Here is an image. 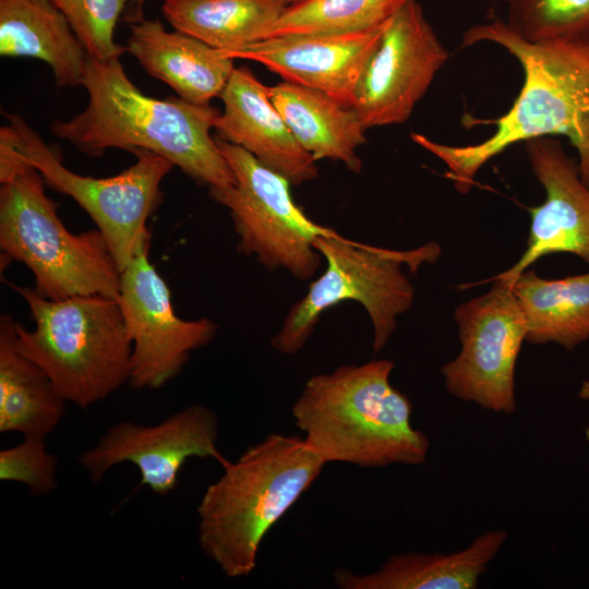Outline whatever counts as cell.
I'll list each match as a JSON object with an SVG mask.
<instances>
[{"label":"cell","instance_id":"6da1fadb","mask_svg":"<svg viewBox=\"0 0 589 589\" xmlns=\"http://www.w3.org/2000/svg\"><path fill=\"white\" fill-rule=\"evenodd\" d=\"M491 43L508 51L524 72L521 89L509 110L495 119V132L470 145H448L426 135L411 140L436 156L459 193H468L479 170L519 142L567 137L578 154L580 178L589 189V37L530 43L494 17L470 26L460 48Z\"/></svg>","mask_w":589,"mask_h":589},{"label":"cell","instance_id":"7a4b0ae2","mask_svg":"<svg viewBox=\"0 0 589 589\" xmlns=\"http://www.w3.org/2000/svg\"><path fill=\"white\" fill-rule=\"evenodd\" d=\"M82 86L85 109L70 120H55L53 135L91 157L109 148L159 154L194 180L211 187L236 183L235 175L211 130L220 111L180 97L157 99L143 94L127 75L120 58L88 56Z\"/></svg>","mask_w":589,"mask_h":589},{"label":"cell","instance_id":"3957f363","mask_svg":"<svg viewBox=\"0 0 589 589\" xmlns=\"http://www.w3.org/2000/svg\"><path fill=\"white\" fill-rule=\"evenodd\" d=\"M394 362L371 360L311 376L292 405L294 424L325 462L361 468L425 462L429 437L412 404L389 381Z\"/></svg>","mask_w":589,"mask_h":589},{"label":"cell","instance_id":"277c9868","mask_svg":"<svg viewBox=\"0 0 589 589\" xmlns=\"http://www.w3.org/2000/svg\"><path fill=\"white\" fill-rule=\"evenodd\" d=\"M325 460L303 437L269 433L223 466L197 506L203 553L229 578L249 576L266 533L310 489Z\"/></svg>","mask_w":589,"mask_h":589},{"label":"cell","instance_id":"5b68a950","mask_svg":"<svg viewBox=\"0 0 589 589\" xmlns=\"http://www.w3.org/2000/svg\"><path fill=\"white\" fill-rule=\"evenodd\" d=\"M35 327L15 321L19 350L39 365L67 402L82 409L129 382L132 342L116 298L101 294L50 300L12 285Z\"/></svg>","mask_w":589,"mask_h":589},{"label":"cell","instance_id":"8992f818","mask_svg":"<svg viewBox=\"0 0 589 589\" xmlns=\"http://www.w3.org/2000/svg\"><path fill=\"white\" fill-rule=\"evenodd\" d=\"M0 248L25 264L35 290L50 300L101 294L116 298L121 271L98 229L70 232L40 172L25 159L0 182Z\"/></svg>","mask_w":589,"mask_h":589},{"label":"cell","instance_id":"52a82bcc","mask_svg":"<svg viewBox=\"0 0 589 589\" xmlns=\"http://www.w3.org/2000/svg\"><path fill=\"white\" fill-rule=\"evenodd\" d=\"M314 247L326 268L291 305L272 337V347L283 354L303 349L321 315L348 300L365 309L373 326L372 350L381 352L397 327V317L413 303L414 288L402 265L416 271L422 263L436 261L441 252L434 242L411 251H392L353 242L339 233L318 237Z\"/></svg>","mask_w":589,"mask_h":589},{"label":"cell","instance_id":"ba28073f","mask_svg":"<svg viewBox=\"0 0 589 589\" xmlns=\"http://www.w3.org/2000/svg\"><path fill=\"white\" fill-rule=\"evenodd\" d=\"M215 141L236 183L211 187V197L229 211L238 236L237 250L268 271H286L299 280L315 276L322 255L314 247L321 236L337 232L313 221L290 193V181L251 153L218 135Z\"/></svg>","mask_w":589,"mask_h":589},{"label":"cell","instance_id":"9c48e42d","mask_svg":"<svg viewBox=\"0 0 589 589\" xmlns=\"http://www.w3.org/2000/svg\"><path fill=\"white\" fill-rule=\"evenodd\" d=\"M22 157L53 190L72 197L93 219L120 268L151 239L147 220L161 201L160 184L175 165L146 151L132 153L136 161L119 175L94 178L63 166L58 153L17 115H5Z\"/></svg>","mask_w":589,"mask_h":589},{"label":"cell","instance_id":"30bf717a","mask_svg":"<svg viewBox=\"0 0 589 589\" xmlns=\"http://www.w3.org/2000/svg\"><path fill=\"white\" fill-rule=\"evenodd\" d=\"M492 281L486 293L456 308L461 349L441 373L452 396L510 414L517 408L515 369L527 322L512 285Z\"/></svg>","mask_w":589,"mask_h":589},{"label":"cell","instance_id":"8fae6325","mask_svg":"<svg viewBox=\"0 0 589 589\" xmlns=\"http://www.w3.org/2000/svg\"><path fill=\"white\" fill-rule=\"evenodd\" d=\"M149 242L144 241L122 269L116 297L132 342L128 384L133 389L166 385L181 372L190 353L208 345L218 330L211 318L177 316L170 289L149 261Z\"/></svg>","mask_w":589,"mask_h":589},{"label":"cell","instance_id":"7c38bea8","mask_svg":"<svg viewBox=\"0 0 589 589\" xmlns=\"http://www.w3.org/2000/svg\"><path fill=\"white\" fill-rule=\"evenodd\" d=\"M448 51L417 0L388 22L356 89L352 108L365 130L407 121Z\"/></svg>","mask_w":589,"mask_h":589},{"label":"cell","instance_id":"4fadbf2b","mask_svg":"<svg viewBox=\"0 0 589 589\" xmlns=\"http://www.w3.org/2000/svg\"><path fill=\"white\" fill-rule=\"evenodd\" d=\"M218 418L202 405L188 406L154 425L123 421L108 428L79 462L93 483L116 465L131 462L139 469L141 484L159 495L170 493L191 457L229 460L217 446Z\"/></svg>","mask_w":589,"mask_h":589},{"label":"cell","instance_id":"5bb4252c","mask_svg":"<svg viewBox=\"0 0 589 589\" xmlns=\"http://www.w3.org/2000/svg\"><path fill=\"white\" fill-rule=\"evenodd\" d=\"M388 22L347 33L269 37L220 51L233 60L261 63L283 81L323 92L352 107L361 75Z\"/></svg>","mask_w":589,"mask_h":589},{"label":"cell","instance_id":"9a60e30c","mask_svg":"<svg viewBox=\"0 0 589 589\" xmlns=\"http://www.w3.org/2000/svg\"><path fill=\"white\" fill-rule=\"evenodd\" d=\"M526 153L545 191L542 204L530 208L527 248L516 264L492 279L512 283L540 257L572 253L589 264V189L579 167L552 136L525 142Z\"/></svg>","mask_w":589,"mask_h":589},{"label":"cell","instance_id":"2e32d148","mask_svg":"<svg viewBox=\"0 0 589 589\" xmlns=\"http://www.w3.org/2000/svg\"><path fill=\"white\" fill-rule=\"evenodd\" d=\"M267 88L250 69L235 68L220 95L224 110L216 135L248 151L293 185L312 181L318 176L316 161L292 135Z\"/></svg>","mask_w":589,"mask_h":589},{"label":"cell","instance_id":"e0dca14e","mask_svg":"<svg viewBox=\"0 0 589 589\" xmlns=\"http://www.w3.org/2000/svg\"><path fill=\"white\" fill-rule=\"evenodd\" d=\"M125 48L147 74L200 106L220 97L235 70L233 59L219 49L179 31L168 32L157 19L131 24Z\"/></svg>","mask_w":589,"mask_h":589},{"label":"cell","instance_id":"ac0fdd59","mask_svg":"<svg viewBox=\"0 0 589 589\" xmlns=\"http://www.w3.org/2000/svg\"><path fill=\"white\" fill-rule=\"evenodd\" d=\"M506 539L507 531L491 530L452 553L393 555L368 574L336 568L333 582L340 589H474Z\"/></svg>","mask_w":589,"mask_h":589},{"label":"cell","instance_id":"d6986e66","mask_svg":"<svg viewBox=\"0 0 589 589\" xmlns=\"http://www.w3.org/2000/svg\"><path fill=\"white\" fill-rule=\"evenodd\" d=\"M0 55L46 62L58 87L82 85L88 59L67 17L48 0H0Z\"/></svg>","mask_w":589,"mask_h":589},{"label":"cell","instance_id":"ffe728a7","mask_svg":"<svg viewBox=\"0 0 589 589\" xmlns=\"http://www.w3.org/2000/svg\"><path fill=\"white\" fill-rule=\"evenodd\" d=\"M267 92L292 135L315 161H340L360 172L358 148L366 143V130L352 107L287 81L268 86Z\"/></svg>","mask_w":589,"mask_h":589},{"label":"cell","instance_id":"44dd1931","mask_svg":"<svg viewBox=\"0 0 589 589\" xmlns=\"http://www.w3.org/2000/svg\"><path fill=\"white\" fill-rule=\"evenodd\" d=\"M65 400L46 372L15 341V320L0 317V432L46 437L65 412Z\"/></svg>","mask_w":589,"mask_h":589},{"label":"cell","instance_id":"7402d4cb","mask_svg":"<svg viewBox=\"0 0 589 589\" xmlns=\"http://www.w3.org/2000/svg\"><path fill=\"white\" fill-rule=\"evenodd\" d=\"M510 285L526 317V341L572 350L589 339V273L544 279L526 269Z\"/></svg>","mask_w":589,"mask_h":589},{"label":"cell","instance_id":"603a6c76","mask_svg":"<svg viewBox=\"0 0 589 589\" xmlns=\"http://www.w3.org/2000/svg\"><path fill=\"white\" fill-rule=\"evenodd\" d=\"M285 8L278 0H164L161 5L173 29L221 51L268 38Z\"/></svg>","mask_w":589,"mask_h":589},{"label":"cell","instance_id":"cb8c5ba5","mask_svg":"<svg viewBox=\"0 0 589 589\" xmlns=\"http://www.w3.org/2000/svg\"><path fill=\"white\" fill-rule=\"evenodd\" d=\"M409 1L302 0L284 9L269 37L347 33L375 27L388 22Z\"/></svg>","mask_w":589,"mask_h":589},{"label":"cell","instance_id":"d4e9b609","mask_svg":"<svg viewBox=\"0 0 589 589\" xmlns=\"http://www.w3.org/2000/svg\"><path fill=\"white\" fill-rule=\"evenodd\" d=\"M506 24L530 43L589 37V0H504Z\"/></svg>","mask_w":589,"mask_h":589},{"label":"cell","instance_id":"484cf974","mask_svg":"<svg viewBox=\"0 0 589 589\" xmlns=\"http://www.w3.org/2000/svg\"><path fill=\"white\" fill-rule=\"evenodd\" d=\"M48 1L67 17L91 58L108 61L127 51L115 41V31L130 0Z\"/></svg>","mask_w":589,"mask_h":589},{"label":"cell","instance_id":"4316f807","mask_svg":"<svg viewBox=\"0 0 589 589\" xmlns=\"http://www.w3.org/2000/svg\"><path fill=\"white\" fill-rule=\"evenodd\" d=\"M41 436L23 441L0 450V479L24 484L34 496H45L57 489V457L46 449Z\"/></svg>","mask_w":589,"mask_h":589},{"label":"cell","instance_id":"83f0119b","mask_svg":"<svg viewBox=\"0 0 589 589\" xmlns=\"http://www.w3.org/2000/svg\"><path fill=\"white\" fill-rule=\"evenodd\" d=\"M147 0H130L123 14V20L130 24L143 21L144 8Z\"/></svg>","mask_w":589,"mask_h":589},{"label":"cell","instance_id":"f1b7e54d","mask_svg":"<svg viewBox=\"0 0 589 589\" xmlns=\"http://www.w3.org/2000/svg\"><path fill=\"white\" fill-rule=\"evenodd\" d=\"M579 397L589 399V381H585L579 390Z\"/></svg>","mask_w":589,"mask_h":589},{"label":"cell","instance_id":"f546056e","mask_svg":"<svg viewBox=\"0 0 589 589\" xmlns=\"http://www.w3.org/2000/svg\"><path fill=\"white\" fill-rule=\"evenodd\" d=\"M278 1H280L283 4H285L287 7V5L297 3V2L302 1V0H278Z\"/></svg>","mask_w":589,"mask_h":589}]
</instances>
